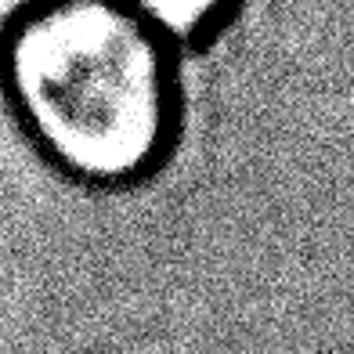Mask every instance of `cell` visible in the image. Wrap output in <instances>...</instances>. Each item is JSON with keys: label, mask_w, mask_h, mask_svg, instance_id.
I'll return each instance as SVG.
<instances>
[{"label": "cell", "mask_w": 354, "mask_h": 354, "mask_svg": "<svg viewBox=\"0 0 354 354\" xmlns=\"http://www.w3.org/2000/svg\"><path fill=\"white\" fill-rule=\"evenodd\" d=\"M0 91L80 185H138L177 141V51L123 0H22L0 29Z\"/></svg>", "instance_id": "obj_1"}, {"label": "cell", "mask_w": 354, "mask_h": 354, "mask_svg": "<svg viewBox=\"0 0 354 354\" xmlns=\"http://www.w3.org/2000/svg\"><path fill=\"white\" fill-rule=\"evenodd\" d=\"M174 51L214 40L235 19L243 0H123Z\"/></svg>", "instance_id": "obj_2"}]
</instances>
